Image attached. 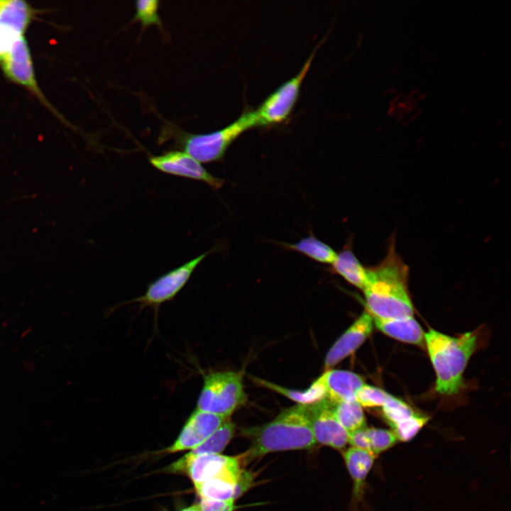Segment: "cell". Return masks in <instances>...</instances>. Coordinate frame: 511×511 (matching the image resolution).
Segmentation results:
<instances>
[{"mask_svg": "<svg viewBox=\"0 0 511 511\" xmlns=\"http://www.w3.org/2000/svg\"><path fill=\"white\" fill-rule=\"evenodd\" d=\"M253 478L251 472L241 470L236 485L235 499L243 495L251 487Z\"/></svg>", "mask_w": 511, "mask_h": 511, "instance_id": "f546056e", "label": "cell"}, {"mask_svg": "<svg viewBox=\"0 0 511 511\" xmlns=\"http://www.w3.org/2000/svg\"><path fill=\"white\" fill-rule=\"evenodd\" d=\"M373 326L370 314L363 312L331 347L325 357L324 369H331L358 349L371 334Z\"/></svg>", "mask_w": 511, "mask_h": 511, "instance_id": "7c38bea8", "label": "cell"}, {"mask_svg": "<svg viewBox=\"0 0 511 511\" xmlns=\"http://www.w3.org/2000/svg\"><path fill=\"white\" fill-rule=\"evenodd\" d=\"M317 380L325 400L332 404L355 400L356 392L365 383L363 377L346 370H327Z\"/></svg>", "mask_w": 511, "mask_h": 511, "instance_id": "4fadbf2b", "label": "cell"}, {"mask_svg": "<svg viewBox=\"0 0 511 511\" xmlns=\"http://www.w3.org/2000/svg\"><path fill=\"white\" fill-rule=\"evenodd\" d=\"M351 242L337 253L331 264V271L347 282L363 290L366 280V267L359 261L352 251Z\"/></svg>", "mask_w": 511, "mask_h": 511, "instance_id": "2e32d148", "label": "cell"}, {"mask_svg": "<svg viewBox=\"0 0 511 511\" xmlns=\"http://www.w3.org/2000/svg\"><path fill=\"white\" fill-rule=\"evenodd\" d=\"M198 506L199 511H233L234 500L201 499Z\"/></svg>", "mask_w": 511, "mask_h": 511, "instance_id": "83f0119b", "label": "cell"}, {"mask_svg": "<svg viewBox=\"0 0 511 511\" xmlns=\"http://www.w3.org/2000/svg\"><path fill=\"white\" fill-rule=\"evenodd\" d=\"M368 451L375 456L392 447L398 441L392 430L366 428Z\"/></svg>", "mask_w": 511, "mask_h": 511, "instance_id": "603a6c76", "label": "cell"}, {"mask_svg": "<svg viewBox=\"0 0 511 511\" xmlns=\"http://www.w3.org/2000/svg\"><path fill=\"white\" fill-rule=\"evenodd\" d=\"M428 418L417 413L392 427L398 441L412 439L427 422Z\"/></svg>", "mask_w": 511, "mask_h": 511, "instance_id": "484cf974", "label": "cell"}, {"mask_svg": "<svg viewBox=\"0 0 511 511\" xmlns=\"http://www.w3.org/2000/svg\"><path fill=\"white\" fill-rule=\"evenodd\" d=\"M31 16L28 6L22 1H0V26L22 35Z\"/></svg>", "mask_w": 511, "mask_h": 511, "instance_id": "d6986e66", "label": "cell"}, {"mask_svg": "<svg viewBox=\"0 0 511 511\" xmlns=\"http://www.w3.org/2000/svg\"><path fill=\"white\" fill-rule=\"evenodd\" d=\"M238 457L218 454H186L168 466L171 473H185L194 485L216 478L239 465Z\"/></svg>", "mask_w": 511, "mask_h": 511, "instance_id": "9c48e42d", "label": "cell"}, {"mask_svg": "<svg viewBox=\"0 0 511 511\" xmlns=\"http://www.w3.org/2000/svg\"><path fill=\"white\" fill-rule=\"evenodd\" d=\"M1 62L6 74L11 79L35 89L36 83L31 55L23 35L15 40Z\"/></svg>", "mask_w": 511, "mask_h": 511, "instance_id": "5bb4252c", "label": "cell"}, {"mask_svg": "<svg viewBox=\"0 0 511 511\" xmlns=\"http://www.w3.org/2000/svg\"><path fill=\"white\" fill-rule=\"evenodd\" d=\"M375 457L370 452L351 446L344 453L346 468L353 483V496L358 500L362 494L366 477Z\"/></svg>", "mask_w": 511, "mask_h": 511, "instance_id": "e0dca14e", "label": "cell"}, {"mask_svg": "<svg viewBox=\"0 0 511 511\" xmlns=\"http://www.w3.org/2000/svg\"><path fill=\"white\" fill-rule=\"evenodd\" d=\"M238 476L225 473L194 485L201 499L234 500Z\"/></svg>", "mask_w": 511, "mask_h": 511, "instance_id": "ac0fdd59", "label": "cell"}, {"mask_svg": "<svg viewBox=\"0 0 511 511\" xmlns=\"http://www.w3.org/2000/svg\"><path fill=\"white\" fill-rule=\"evenodd\" d=\"M180 511H199L198 505H193Z\"/></svg>", "mask_w": 511, "mask_h": 511, "instance_id": "4dcf8cb0", "label": "cell"}, {"mask_svg": "<svg viewBox=\"0 0 511 511\" xmlns=\"http://www.w3.org/2000/svg\"><path fill=\"white\" fill-rule=\"evenodd\" d=\"M160 1L157 0H139L135 2L136 13L133 21L141 22L143 28L156 25L162 28V21L158 13Z\"/></svg>", "mask_w": 511, "mask_h": 511, "instance_id": "d4e9b609", "label": "cell"}, {"mask_svg": "<svg viewBox=\"0 0 511 511\" xmlns=\"http://www.w3.org/2000/svg\"><path fill=\"white\" fill-rule=\"evenodd\" d=\"M216 248H213L163 274L148 285L143 295L122 304L138 303L141 309L150 307L157 313L163 304L172 301L177 295L200 263Z\"/></svg>", "mask_w": 511, "mask_h": 511, "instance_id": "8992f818", "label": "cell"}, {"mask_svg": "<svg viewBox=\"0 0 511 511\" xmlns=\"http://www.w3.org/2000/svg\"><path fill=\"white\" fill-rule=\"evenodd\" d=\"M256 126L254 109H249L243 111L235 121L218 131L202 134L191 133L170 123L160 138L163 141L171 138L182 151L200 163H207L220 161L238 137Z\"/></svg>", "mask_w": 511, "mask_h": 511, "instance_id": "277c9868", "label": "cell"}, {"mask_svg": "<svg viewBox=\"0 0 511 511\" xmlns=\"http://www.w3.org/2000/svg\"><path fill=\"white\" fill-rule=\"evenodd\" d=\"M251 445L239 461L250 462L272 452L309 449L316 445L307 405L283 410L273 420L243 431Z\"/></svg>", "mask_w": 511, "mask_h": 511, "instance_id": "7a4b0ae2", "label": "cell"}, {"mask_svg": "<svg viewBox=\"0 0 511 511\" xmlns=\"http://www.w3.org/2000/svg\"><path fill=\"white\" fill-rule=\"evenodd\" d=\"M279 245L323 264L331 265L337 254L330 246L317 238L313 233L295 243H279Z\"/></svg>", "mask_w": 511, "mask_h": 511, "instance_id": "ffe728a7", "label": "cell"}, {"mask_svg": "<svg viewBox=\"0 0 511 511\" xmlns=\"http://www.w3.org/2000/svg\"><path fill=\"white\" fill-rule=\"evenodd\" d=\"M150 164L156 170L171 175L201 181L214 189H220L224 184L223 179L209 172L199 161L182 150H170L148 158Z\"/></svg>", "mask_w": 511, "mask_h": 511, "instance_id": "ba28073f", "label": "cell"}, {"mask_svg": "<svg viewBox=\"0 0 511 511\" xmlns=\"http://www.w3.org/2000/svg\"><path fill=\"white\" fill-rule=\"evenodd\" d=\"M332 408L335 417L348 434L366 427L363 407L356 400L333 404Z\"/></svg>", "mask_w": 511, "mask_h": 511, "instance_id": "44dd1931", "label": "cell"}, {"mask_svg": "<svg viewBox=\"0 0 511 511\" xmlns=\"http://www.w3.org/2000/svg\"><path fill=\"white\" fill-rule=\"evenodd\" d=\"M395 234L388 240L387 252L377 265L366 267L363 292L366 312L373 318L413 317L408 282L410 268L396 251Z\"/></svg>", "mask_w": 511, "mask_h": 511, "instance_id": "6da1fadb", "label": "cell"}, {"mask_svg": "<svg viewBox=\"0 0 511 511\" xmlns=\"http://www.w3.org/2000/svg\"><path fill=\"white\" fill-rule=\"evenodd\" d=\"M477 334L466 332L451 336L430 329L424 333V342L436 373V390L452 395L463 386V375L476 350Z\"/></svg>", "mask_w": 511, "mask_h": 511, "instance_id": "3957f363", "label": "cell"}, {"mask_svg": "<svg viewBox=\"0 0 511 511\" xmlns=\"http://www.w3.org/2000/svg\"><path fill=\"white\" fill-rule=\"evenodd\" d=\"M21 36L22 35H18L0 26V62L9 52L15 40Z\"/></svg>", "mask_w": 511, "mask_h": 511, "instance_id": "f1b7e54d", "label": "cell"}, {"mask_svg": "<svg viewBox=\"0 0 511 511\" xmlns=\"http://www.w3.org/2000/svg\"><path fill=\"white\" fill-rule=\"evenodd\" d=\"M373 320L376 328L396 340L415 345H422L424 342V332L413 317L396 319L373 318Z\"/></svg>", "mask_w": 511, "mask_h": 511, "instance_id": "9a60e30c", "label": "cell"}, {"mask_svg": "<svg viewBox=\"0 0 511 511\" xmlns=\"http://www.w3.org/2000/svg\"><path fill=\"white\" fill-rule=\"evenodd\" d=\"M382 408L383 415L391 427L416 413L404 401L391 395H389Z\"/></svg>", "mask_w": 511, "mask_h": 511, "instance_id": "cb8c5ba5", "label": "cell"}, {"mask_svg": "<svg viewBox=\"0 0 511 511\" xmlns=\"http://www.w3.org/2000/svg\"><path fill=\"white\" fill-rule=\"evenodd\" d=\"M196 410L230 418L246 400L243 374L232 370L203 373Z\"/></svg>", "mask_w": 511, "mask_h": 511, "instance_id": "5b68a950", "label": "cell"}, {"mask_svg": "<svg viewBox=\"0 0 511 511\" xmlns=\"http://www.w3.org/2000/svg\"><path fill=\"white\" fill-rule=\"evenodd\" d=\"M389 395L378 387L364 383L356 392L355 400L362 407H383Z\"/></svg>", "mask_w": 511, "mask_h": 511, "instance_id": "4316f807", "label": "cell"}, {"mask_svg": "<svg viewBox=\"0 0 511 511\" xmlns=\"http://www.w3.org/2000/svg\"><path fill=\"white\" fill-rule=\"evenodd\" d=\"M307 407L316 443L336 449H344L348 443V434L335 417L333 404L323 400Z\"/></svg>", "mask_w": 511, "mask_h": 511, "instance_id": "30bf717a", "label": "cell"}, {"mask_svg": "<svg viewBox=\"0 0 511 511\" xmlns=\"http://www.w3.org/2000/svg\"><path fill=\"white\" fill-rule=\"evenodd\" d=\"M234 424L227 419L209 437L192 449L187 454L192 456L220 454L233 438Z\"/></svg>", "mask_w": 511, "mask_h": 511, "instance_id": "7402d4cb", "label": "cell"}, {"mask_svg": "<svg viewBox=\"0 0 511 511\" xmlns=\"http://www.w3.org/2000/svg\"><path fill=\"white\" fill-rule=\"evenodd\" d=\"M317 49L295 76L281 84L254 109L256 126L277 125L289 117L299 98L302 84L309 70Z\"/></svg>", "mask_w": 511, "mask_h": 511, "instance_id": "52a82bcc", "label": "cell"}, {"mask_svg": "<svg viewBox=\"0 0 511 511\" xmlns=\"http://www.w3.org/2000/svg\"><path fill=\"white\" fill-rule=\"evenodd\" d=\"M229 419L195 409L187 418L176 440L163 452L172 454L194 449Z\"/></svg>", "mask_w": 511, "mask_h": 511, "instance_id": "8fae6325", "label": "cell"}]
</instances>
